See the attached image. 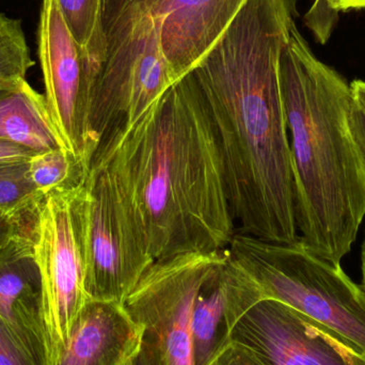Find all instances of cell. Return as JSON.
I'll return each instance as SVG.
<instances>
[{
    "instance_id": "obj_25",
    "label": "cell",
    "mask_w": 365,
    "mask_h": 365,
    "mask_svg": "<svg viewBox=\"0 0 365 365\" xmlns=\"http://www.w3.org/2000/svg\"><path fill=\"white\" fill-rule=\"evenodd\" d=\"M351 89L353 92L354 100L365 113V81L356 79L351 83Z\"/></svg>"
},
{
    "instance_id": "obj_1",
    "label": "cell",
    "mask_w": 365,
    "mask_h": 365,
    "mask_svg": "<svg viewBox=\"0 0 365 365\" xmlns=\"http://www.w3.org/2000/svg\"><path fill=\"white\" fill-rule=\"evenodd\" d=\"M294 12L285 0H246L189 71L216 128L236 231L277 244L299 238L279 78Z\"/></svg>"
},
{
    "instance_id": "obj_9",
    "label": "cell",
    "mask_w": 365,
    "mask_h": 365,
    "mask_svg": "<svg viewBox=\"0 0 365 365\" xmlns=\"http://www.w3.org/2000/svg\"><path fill=\"white\" fill-rule=\"evenodd\" d=\"M231 345L259 365H357L359 356L321 324L274 299L242 314Z\"/></svg>"
},
{
    "instance_id": "obj_2",
    "label": "cell",
    "mask_w": 365,
    "mask_h": 365,
    "mask_svg": "<svg viewBox=\"0 0 365 365\" xmlns=\"http://www.w3.org/2000/svg\"><path fill=\"white\" fill-rule=\"evenodd\" d=\"M154 261L229 248L236 225L214 122L190 73L126 132L101 145Z\"/></svg>"
},
{
    "instance_id": "obj_8",
    "label": "cell",
    "mask_w": 365,
    "mask_h": 365,
    "mask_svg": "<svg viewBox=\"0 0 365 365\" xmlns=\"http://www.w3.org/2000/svg\"><path fill=\"white\" fill-rule=\"evenodd\" d=\"M88 299L123 304L143 274L154 263L130 205L106 167L87 178Z\"/></svg>"
},
{
    "instance_id": "obj_30",
    "label": "cell",
    "mask_w": 365,
    "mask_h": 365,
    "mask_svg": "<svg viewBox=\"0 0 365 365\" xmlns=\"http://www.w3.org/2000/svg\"><path fill=\"white\" fill-rule=\"evenodd\" d=\"M319 4H321V0H314V4H312L311 9H317V6H319Z\"/></svg>"
},
{
    "instance_id": "obj_10",
    "label": "cell",
    "mask_w": 365,
    "mask_h": 365,
    "mask_svg": "<svg viewBox=\"0 0 365 365\" xmlns=\"http://www.w3.org/2000/svg\"><path fill=\"white\" fill-rule=\"evenodd\" d=\"M38 55L51 118L68 151L89 168V62L85 49L66 27L56 0H43L38 27Z\"/></svg>"
},
{
    "instance_id": "obj_18",
    "label": "cell",
    "mask_w": 365,
    "mask_h": 365,
    "mask_svg": "<svg viewBox=\"0 0 365 365\" xmlns=\"http://www.w3.org/2000/svg\"><path fill=\"white\" fill-rule=\"evenodd\" d=\"M66 27L77 43L87 48L98 29L102 0H56Z\"/></svg>"
},
{
    "instance_id": "obj_16",
    "label": "cell",
    "mask_w": 365,
    "mask_h": 365,
    "mask_svg": "<svg viewBox=\"0 0 365 365\" xmlns=\"http://www.w3.org/2000/svg\"><path fill=\"white\" fill-rule=\"evenodd\" d=\"M34 66L21 21L0 12V87L26 78Z\"/></svg>"
},
{
    "instance_id": "obj_5",
    "label": "cell",
    "mask_w": 365,
    "mask_h": 365,
    "mask_svg": "<svg viewBox=\"0 0 365 365\" xmlns=\"http://www.w3.org/2000/svg\"><path fill=\"white\" fill-rule=\"evenodd\" d=\"M88 207L86 182L58 189L45 195L34 225L49 365L63 351L79 313L89 302L85 289Z\"/></svg>"
},
{
    "instance_id": "obj_3",
    "label": "cell",
    "mask_w": 365,
    "mask_h": 365,
    "mask_svg": "<svg viewBox=\"0 0 365 365\" xmlns=\"http://www.w3.org/2000/svg\"><path fill=\"white\" fill-rule=\"evenodd\" d=\"M279 78L287 117L295 219L307 249L336 266L365 217V177L346 125L351 86L315 57L294 21L281 49Z\"/></svg>"
},
{
    "instance_id": "obj_11",
    "label": "cell",
    "mask_w": 365,
    "mask_h": 365,
    "mask_svg": "<svg viewBox=\"0 0 365 365\" xmlns=\"http://www.w3.org/2000/svg\"><path fill=\"white\" fill-rule=\"evenodd\" d=\"M31 220L0 249V321L34 365H49L44 287Z\"/></svg>"
},
{
    "instance_id": "obj_12",
    "label": "cell",
    "mask_w": 365,
    "mask_h": 365,
    "mask_svg": "<svg viewBox=\"0 0 365 365\" xmlns=\"http://www.w3.org/2000/svg\"><path fill=\"white\" fill-rule=\"evenodd\" d=\"M248 274L225 259L208 274L197 292L191 319L193 364L210 365L231 347V332L238 319L259 302Z\"/></svg>"
},
{
    "instance_id": "obj_24",
    "label": "cell",
    "mask_w": 365,
    "mask_h": 365,
    "mask_svg": "<svg viewBox=\"0 0 365 365\" xmlns=\"http://www.w3.org/2000/svg\"><path fill=\"white\" fill-rule=\"evenodd\" d=\"M225 365H259L251 359L244 351L232 346L225 351Z\"/></svg>"
},
{
    "instance_id": "obj_14",
    "label": "cell",
    "mask_w": 365,
    "mask_h": 365,
    "mask_svg": "<svg viewBox=\"0 0 365 365\" xmlns=\"http://www.w3.org/2000/svg\"><path fill=\"white\" fill-rule=\"evenodd\" d=\"M0 140L36 153L68 150L45 96L36 92L26 78L0 87Z\"/></svg>"
},
{
    "instance_id": "obj_22",
    "label": "cell",
    "mask_w": 365,
    "mask_h": 365,
    "mask_svg": "<svg viewBox=\"0 0 365 365\" xmlns=\"http://www.w3.org/2000/svg\"><path fill=\"white\" fill-rule=\"evenodd\" d=\"M0 365H34L0 321Z\"/></svg>"
},
{
    "instance_id": "obj_17",
    "label": "cell",
    "mask_w": 365,
    "mask_h": 365,
    "mask_svg": "<svg viewBox=\"0 0 365 365\" xmlns=\"http://www.w3.org/2000/svg\"><path fill=\"white\" fill-rule=\"evenodd\" d=\"M29 162L0 163V212L4 214L17 216L45 197L32 182Z\"/></svg>"
},
{
    "instance_id": "obj_29",
    "label": "cell",
    "mask_w": 365,
    "mask_h": 365,
    "mask_svg": "<svg viewBox=\"0 0 365 365\" xmlns=\"http://www.w3.org/2000/svg\"><path fill=\"white\" fill-rule=\"evenodd\" d=\"M357 365H365V359L361 356H357Z\"/></svg>"
},
{
    "instance_id": "obj_31",
    "label": "cell",
    "mask_w": 365,
    "mask_h": 365,
    "mask_svg": "<svg viewBox=\"0 0 365 365\" xmlns=\"http://www.w3.org/2000/svg\"><path fill=\"white\" fill-rule=\"evenodd\" d=\"M285 1L292 2V4H295V1H294V0H285Z\"/></svg>"
},
{
    "instance_id": "obj_15",
    "label": "cell",
    "mask_w": 365,
    "mask_h": 365,
    "mask_svg": "<svg viewBox=\"0 0 365 365\" xmlns=\"http://www.w3.org/2000/svg\"><path fill=\"white\" fill-rule=\"evenodd\" d=\"M29 173L36 188L46 195L58 189L85 184L89 168L68 150H57L34 156L29 162Z\"/></svg>"
},
{
    "instance_id": "obj_23",
    "label": "cell",
    "mask_w": 365,
    "mask_h": 365,
    "mask_svg": "<svg viewBox=\"0 0 365 365\" xmlns=\"http://www.w3.org/2000/svg\"><path fill=\"white\" fill-rule=\"evenodd\" d=\"M38 154L27 148L0 140V163L29 162Z\"/></svg>"
},
{
    "instance_id": "obj_7",
    "label": "cell",
    "mask_w": 365,
    "mask_h": 365,
    "mask_svg": "<svg viewBox=\"0 0 365 365\" xmlns=\"http://www.w3.org/2000/svg\"><path fill=\"white\" fill-rule=\"evenodd\" d=\"M245 1L102 0L98 29L89 45L135 30H155L178 81L210 51Z\"/></svg>"
},
{
    "instance_id": "obj_26",
    "label": "cell",
    "mask_w": 365,
    "mask_h": 365,
    "mask_svg": "<svg viewBox=\"0 0 365 365\" xmlns=\"http://www.w3.org/2000/svg\"><path fill=\"white\" fill-rule=\"evenodd\" d=\"M361 272H362V287L365 289V231L364 242L361 247Z\"/></svg>"
},
{
    "instance_id": "obj_28",
    "label": "cell",
    "mask_w": 365,
    "mask_h": 365,
    "mask_svg": "<svg viewBox=\"0 0 365 365\" xmlns=\"http://www.w3.org/2000/svg\"><path fill=\"white\" fill-rule=\"evenodd\" d=\"M225 354H223V355L221 356L220 358H218V359H217L216 361L214 362V364H212L210 365H225Z\"/></svg>"
},
{
    "instance_id": "obj_20",
    "label": "cell",
    "mask_w": 365,
    "mask_h": 365,
    "mask_svg": "<svg viewBox=\"0 0 365 365\" xmlns=\"http://www.w3.org/2000/svg\"><path fill=\"white\" fill-rule=\"evenodd\" d=\"M346 125L365 177V113L359 108L354 96L346 107Z\"/></svg>"
},
{
    "instance_id": "obj_6",
    "label": "cell",
    "mask_w": 365,
    "mask_h": 365,
    "mask_svg": "<svg viewBox=\"0 0 365 365\" xmlns=\"http://www.w3.org/2000/svg\"><path fill=\"white\" fill-rule=\"evenodd\" d=\"M227 253H184L154 261L126 297L124 307L143 328V349L154 365H195L193 304Z\"/></svg>"
},
{
    "instance_id": "obj_13",
    "label": "cell",
    "mask_w": 365,
    "mask_h": 365,
    "mask_svg": "<svg viewBox=\"0 0 365 365\" xmlns=\"http://www.w3.org/2000/svg\"><path fill=\"white\" fill-rule=\"evenodd\" d=\"M143 328L123 304L89 300L53 365H136Z\"/></svg>"
},
{
    "instance_id": "obj_21",
    "label": "cell",
    "mask_w": 365,
    "mask_h": 365,
    "mask_svg": "<svg viewBox=\"0 0 365 365\" xmlns=\"http://www.w3.org/2000/svg\"><path fill=\"white\" fill-rule=\"evenodd\" d=\"M42 202V201H41ZM40 202V203H41ZM40 203L17 216H9L0 212V249L17 233L25 229L26 225L36 214Z\"/></svg>"
},
{
    "instance_id": "obj_27",
    "label": "cell",
    "mask_w": 365,
    "mask_h": 365,
    "mask_svg": "<svg viewBox=\"0 0 365 365\" xmlns=\"http://www.w3.org/2000/svg\"><path fill=\"white\" fill-rule=\"evenodd\" d=\"M136 365H154L148 354L143 351V349H141V353L139 355L138 361H137Z\"/></svg>"
},
{
    "instance_id": "obj_19",
    "label": "cell",
    "mask_w": 365,
    "mask_h": 365,
    "mask_svg": "<svg viewBox=\"0 0 365 365\" xmlns=\"http://www.w3.org/2000/svg\"><path fill=\"white\" fill-rule=\"evenodd\" d=\"M358 9H365V0H321L317 9L309 10L304 21L317 42L326 44L338 21L339 12Z\"/></svg>"
},
{
    "instance_id": "obj_4",
    "label": "cell",
    "mask_w": 365,
    "mask_h": 365,
    "mask_svg": "<svg viewBox=\"0 0 365 365\" xmlns=\"http://www.w3.org/2000/svg\"><path fill=\"white\" fill-rule=\"evenodd\" d=\"M227 249L259 299L278 300L299 311L365 359V289L342 266L317 257L299 238L277 244L235 230Z\"/></svg>"
}]
</instances>
